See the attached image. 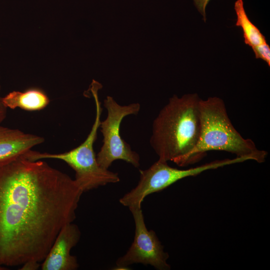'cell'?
<instances>
[{
	"instance_id": "4fadbf2b",
	"label": "cell",
	"mask_w": 270,
	"mask_h": 270,
	"mask_svg": "<svg viewBox=\"0 0 270 270\" xmlns=\"http://www.w3.org/2000/svg\"><path fill=\"white\" fill-rule=\"evenodd\" d=\"M210 0H192L198 12L202 16L203 20L206 22V9Z\"/></svg>"
},
{
	"instance_id": "6da1fadb",
	"label": "cell",
	"mask_w": 270,
	"mask_h": 270,
	"mask_svg": "<svg viewBox=\"0 0 270 270\" xmlns=\"http://www.w3.org/2000/svg\"><path fill=\"white\" fill-rule=\"evenodd\" d=\"M83 191L74 180L24 155L0 164V266L42 262L72 222Z\"/></svg>"
},
{
	"instance_id": "9c48e42d",
	"label": "cell",
	"mask_w": 270,
	"mask_h": 270,
	"mask_svg": "<svg viewBox=\"0 0 270 270\" xmlns=\"http://www.w3.org/2000/svg\"><path fill=\"white\" fill-rule=\"evenodd\" d=\"M44 140L40 136L0 125V164L24 154Z\"/></svg>"
},
{
	"instance_id": "7a4b0ae2",
	"label": "cell",
	"mask_w": 270,
	"mask_h": 270,
	"mask_svg": "<svg viewBox=\"0 0 270 270\" xmlns=\"http://www.w3.org/2000/svg\"><path fill=\"white\" fill-rule=\"evenodd\" d=\"M200 100L196 93L174 95L160 110L150 140L158 159L180 166L194 162L192 152L201 130Z\"/></svg>"
},
{
	"instance_id": "52a82bcc",
	"label": "cell",
	"mask_w": 270,
	"mask_h": 270,
	"mask_svg": "<svg viewBox=\"0 0 270 270\" xmlns=\"http://www.w3.org/2000/svg\"><path fill=\"white\" fill-rule=\"evenodd\" d=\"M129 209L134 222V239L126 254L117 260L116 269H127L131 264H142L159 270H170L168 254L164 251L156 232L147 229L141 208Z\"/></svg>"
},
{
	"instance_id": "8fae6325",
	"label": "cell",
	"mask_w": 270,
	"mask_h": 270,
	"mask_svg": "<svg viewBox=\"0 0 270 270\" xmlns=\"http://www.w3.org/2000/svg\"><path fill=\"white\" fill-rule=\"evenodd\" d=\"M234 9L236 15V26L242 28L244 43L252 48L267 43L265 36L248 16L242 0H237L235 2Z\"/></svg>"
},
{
	"instance_id": "9a60e30c",
	"label": "cell",
	"mask_w": 270,
	"mask_h": 270,
	"mask_svg": "<svg viewBox=\"0 0 270 270\" xmlns=\"http://www.w3.org/2000/svg\"><path fill=\"white\" fill-rule=\"evenodd\" d=\"M6 108L2 103H0V123L6 117Z\"/></svg>"
},
{
	"instance_id": "5bb4252c",
	"label": "cell",
	"mask_w": 270,
	"mask_h": 270,
	"mask_svg": "<svg viewBox=\"0 0 270 270\" xmlns=\"http://www.w3.org/2000/svg\"><path fill=\"white\" fill-rule=\"evenodd\" d=\"M40 264L36 261H28L22 264L20 270H36L38 268Z\"/></svg>"
},
{
	"instance_id": "5b68a950",
	"label": "cell",
	"mask_w": 270,
	"mask_h": 270,
	"mask_svg": "<svg viewBox=\"0 0 270 270\" xmlns=\"http://www.w3.org/2000/svg\"><path fill=\"white\" fill-rule=\"evenodd\" d=\"M104 106L107 116L101 121L100 128L103 136L102 145L96 155L100 166L108 170L116 160H122L134 168L140 166L139 154L132 150L130 145L120 136V126L124 118L130 115H137L140 112L139 103L122 106L110 96L104 100Z\"/></svg>"
},
{
	"instance_id": "3957f363",
	"label": "cell",
	"mask_w": 270,
	"mask_h": 270,
	"mask_svg": "<svg viewBox=\"0 0 270 270\" xmlns=\"http://www.w3.org/2000/svg\"><path fill=\"white\" fill-rule=\"evenodd\" d=\"M200 112V134L192 152L194 162L210 150L228 152L258 163L264 162L268 152L258 150L252 140L244 138L236 130L222 98L214 96L201 99Z\"/></svg>"
},
{
	"instance_id": "8992f818",
	"label": "cell",
	"mask_w": 270,
	"mask_h": 270,
	"mask_svg": "<svg viewBox=\"0 0 270 270\" xmlns=\"http://www.w3.org/2000/svg\"><path fill=\"white\" fill-rule=\"evenodd\" d=\"M243 162L242 158L215 160L194 168L186 170L170 166L168 162L158 159L150 167L140 170L138 184L119 200L124 206L141 208L142 204L148 195L162 190L184 178L196 176L203 172Z\"/></svg>"
},
{
	"instance_id": "30bf717a",
	"label": "cell",
	"mask_w": 270,
	"mask_h": 270,
	"mask_svg": "<svg viewBox=\"0 0 270 270\" xmlns=\"http://www.w3.org/2000/svg\"><path fill=\"white\" fill-rule=\"evenodd\" d=\"M1 102L6 108L36 111L45 108L49 104L50 99L42 90L32 88L24 92H10L2 98Z\"/></svg>"
},
{
	"instance_id": "2e32d148",
	"label": "cell",
	"mask_w": 270,
	"mask_h": 270,
	"mask_svg": "<svg viewBox=\"0 0 270 270\" xmlns=\"http://www.w3.org/2000/svg\"><path fill=\"white\" fill-rule=\"evenodd\" d=\"M6 270V268L4 266H0V270Z\"/></svg>"
},
{
	"instance_id": "e0dca14e",
	"label": "cell",
	"mask_w": 270,
	"mask_h": 270,
	"mask_svg": "<svg viewBox=\"0 0 270 270\" xmlns=\"http://www.w3.org/2000/svg\"><path fill=\"white\" fill-rule=\"evenodd\" d=\"M1 98H2V97L0 96V103H2L1 102Z\"/></svg>"
},
{
	"instance_id": "7c38bea8",
	"label": "cell",
	"mask_w": 270,
	"mask_h": 270,
	"mask_svg": "<svg viewBox=\"0 0 270 270\" xmlns=\"http://www.w3.org/2000/svg\"><path fill=\"white\" fill-rule=\"evenodd\" d=\"M252 49L256 58L262 60L270 66V48L267 43L258 46Z\"/></svg>"
},
{
	"instance_id": "277c9868",
	"label": "cell",
	"mask_w": 270,
	"mask_h": 270,
	"mask_svg": "<svg viewBox=\"0 0 270 270\" xmlns=\"http://www.w3.org/2000/svg\"><path fill=\"white\" fill-rule=\"evenodd\" d=\"M100 85L96 82L92 84L91 92L96 104V117L88 134L80 145L63 153L40 152L30 150L24 155L26 158L32 161L51 158L64 162L75 172L74 180L84 192L108 184L116 183L120 180L117 173L100 166L94 150L102 112L98 93L101 87Z\"/></svg>"
},
{
	"instance_id": "ba28073f",
	"label": "cell",
	"mask_w": 270,
	"mask_h": 270,
	"mask_svg": "<svg viewBox=\"0 0 270 270\" xmlns=\"http://www.w3.org/2000/svg\"><path fill=\"white\" fill-rule=\"evenodd\" d=\"M78 226L72 222L64 225L42 261V270H75L78 267L76 258L70 251L80 238Z\"/></svg>"
}]
</instances>
